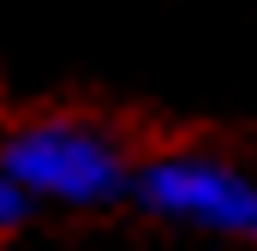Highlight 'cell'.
<instances>
[{
	"label": "cell",
	"mask_w": 257,
	"mask_h": 251,
	"mask_svg": "<svg viewBox=\"0 0 257 251\" xmlns=\"http://www.w3.org/2000/svg\"><path fill=\"white\" fill-rule=\"evenodd\" d=\"M0 168L24 197H48V203H108L132 186L126 150L90 120L18 126L0 150Z\"/></svg>",
	"instance_id": "6da1fadb"
},
{
	"label": "cell",
	"mask_w": 257,
	"mask_h": 251,
	"mask_svg": "<svg viewBox=\"0 0 257 251\" xmlns=\"http://www.w3.org/2000/svg\"><path fill=\"white\" fill-rule=\"evenodd\" d=\"M138 197L168 215V221H192L209 233H233L257 239V180L215 162V156H162L138 174Z\"/></svg>",
	"instance_id": "7a4b0ae2"
},
{
	"label": "cell",
	"mask_w": 257,
	"mask_h": 251,
	"mask_svg": "<svg viewBox=\"0 0 257 251\" xmlns=\"http://www.w3.org/2000/svg\"><path fill=\"white\" fill-rule=\"evenodd\" d=\"M24 203H30V197L12 186V180H6V168H0V227H12V221L24 215Z\"/></svg>",
	"instance_id": "3957f363"
}]
</instances>
